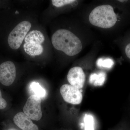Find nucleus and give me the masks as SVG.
<instances>
[{"instance_id":"nucleus-1","label":"nucleus","mask_w":130,"mask_h":130,"mask_svg":"<svg viewBox=\"0 0 130 130\" xmlns=\"http://www.w3.org/2000/svg\"><path fill=\"white\" fill-rule=\"evenodd\" d=\"M53 46L69 56H73L80 53L82 44L79 38L67 30L60 29L56 31L51 38Z\"/></svg>"},{"instance_id":"nucleus-2","label":"nucleus","mask_w":130,"mask_h":130,"mask_svg":"<svg viewBox=\"0 0 130 130\" xmlns=\"http://www.w3.org/2000/svg\"><path fill=\"white\" fill-rule=\"evenodd\" d=\"M89 20L93 25L108 29L115 25L117 16L111 6L101 5L92 10L89 16Z\"/></svg>"},{"instance_id":"nucleus-3","label":"nucleus","mask_w":130,"mask_h":130,"mask_svg":"<svg viewBox=\"0 0 130 130\" xmlns=\"http://www.w3.org/2000/svg\"><path fill=\"white\" fill-rule=\"evenodd\" d=\"M31 26L29 22L25 21L19 23L14 27L8 38V42L11 48L17 50L20 47Z\"/></svg>"},{"instance_id":"nucleus-4","label":"nucleus","mask_w":130,"mask_h":130,"mask_svg":"<svg viewBox=\"0 0 130 130\" xmlns=\"http://www.w3.org/2000/svg\"><path fill=\"white\" fill-rule=\"evenodd\" d=\"M41 98L32 95L28 98L23 108L24 113L32 120L38 121L41 119Z\"/></svg>"},{"instance_id":"nucleus-5","label":"nucleus","mask_w":130,"mask_h":130,"mask_svg":"<svg viewBox=\"0 0 130 130\" xmlns=\"http://www.w3.org/2000/svg\"><path fill=\"white\" fill-rule=\"evenodd\" d=\"M60 90L61 94L66 102L74 105H79L82 102V93L79 89L76 87L66 84L62 85Z\"/></svg>"},{"instance_id":"nucleus-6","label":"nucleus","mask_w":130,"mask_h":130,"mask_svg":"<svg viewBox=\"0 0 130 130\" xmlns=\"http://www.w3.org/2000/svg\"><path fill=\"white\" fill-rule=\"evenodd\" d=\"M16 77V67L12 62L8 61L0 65V83L3 85H11Z\"/></svg>"},{"instance_id":"nucleus-7","label":"nucleus","mask_w":130,"mask_h":130,"mask_svg":"<svg viewBox=\"0 0 130 130\" xmlns=\"http://www.w3.org/2000/svg\"><path fill=\"white\" fill-rule=\"evenodd\" d=\"M67 78L71 85L80 89L83 87L84 85L85 74L81 67H75L69 70Z\"/></svg>"},{"instance_id":"nucleus-8","label":"nucleus","mask_w":130,"mask_h":130,"mask_svg":"<svg viewBox=\"0 0 130 130\" xmlns=\"http://www.w3.org/2000/svg\"><path fill=\"white\" fill-rule=\"evenodd\" d=\"M14 124L22 130H39L36 125L34 124L31 119L23 112L16 114L13 118Z\"/></svg>"},{"instance_id":"nucleus-9","label":"nucleus","mask_w":130,"mask_h":130,"mask_svg":"<svg viewBox=\"0 0 130 130\" xmlns=\"http://www.w3.org/2000/svg\"><path fill=\"white\" fill-rule=\"evenodd\" d=\"M44 35L40 31H31L28 33L25 38V43L41 44L44 41Z\"/></svg>"},{"instance_id":"nucleus-10","label":"nucleus","mask_w":130,"mask_h":130,"mask_svg":"<svg viewBox=\"0 0 130 130\" xmlns=\"http://www.w3.org/2000/svg\"><path fill=\"white\" fill-rule=\"evenodd\" d=\"M24 49L25 53L30 56L39 55L43 52V48L41 44L25 43Z\"/></svg>"},{"instance_id":"nucleus-11","label":"nucleus","mask_w":130,"mask_h":130,"mask_svg":"<svg viewBox=\"0 0 130 130\" xmlns=\"http://www.w3.org/2000/svg\"><path fill=\"white\" fill-rule=\"evenodd\" d=\"M106 77V74L103 72L92 73L90 76L89 81L95 86H101L104 84Z\"/></svg>"},{"instance_id":"nucleus-12","label":"nucleus","mask_w":130,"mask_h":130,"mask_svg":"<svg viewBox=\"0 0 130 130\" xmlns=\"http://www.w3.org/2000/svg\"><path fill=\"white\" fill-rule=\"evenodd\" d=\"M30 90L35 94V95L41 98H43L46 96V90L42 87L38 83L32 82L30 85Z\"/></svg>"},{"instance_id":"nucleus-13","label":"nucleus","mask_w":130,"mask_h":130,"mask_svg":"<svg viewBox=\"0 0 130 130\" xmlns=\"http://www.w3.org/2000/svg\"><path fill=\"white\" fill-rule=\"evenodd\" d=\"M113 61L109 58H101L96 61V65L98 67L111 68L114 64Z\"/></svg>"},{"instance_id":"nucleus-14","label":"nucleus","mask_w":130,"mask_h":130,"mask_svg":"<svg viewBox=\"0 0 130 130\" xmlns=\"http://www.w3.org/2000/svg\"><path fill=\"white\" fill-rule=\"evenodd\" d=\"M75 1L73 0H53L52 3L55 6L60 7L71 4Z\"/></svg>"},{"instance_id":"nucleus-15","label":"nucleus","mask_w":130,"mask_h":130,"mask_svg":"<svg viewBox=\"0 0 130 130\" xmlns=\"http://www.w3.org/2000/svg\"><path fill=\"white\" fill-rule=\"evenodd\" d=\"M86 120H85L86 123V129L87 130H92L93 129V121L92 118H90V116L86 117Z\"/></svg>"},{"instance_id":"nucleus-16","label":"nucleus","mask_w":130,"mask_h":130,"mask_svg":"<svg viewBox=\"0 0 130 130\" xmlns=\"http://www.w3.org/2000/svg\"><path fill=\"white\" fill-rule=\"evenodd\" d=\"M7 105L6 101L2 97L1 91L0 90V109H4L6 107Z\"/></svg>"},{"instance_id":"nucleus-17","label":"nucleus","mask_w":130,"mask_h":130,"mask_svg":"<svg viewBox=\"0 0 130 130\" xmlns=\"http://www.w3.org/2000/svg\"><path fill=\"white\" fill-rule=\"evenodd\" d=\"M125 53L127 58L130 59V42L126 46L125 48Z\"/></svg>"},{"instance_id":"nucleus-18","label":"nucleus","mask_w":130,"mask_h":130,"mask_svg":"<svg viewBox=\"0 0 130 130\" xmlns=\"http://www.w3.org/2000/svg\"><path fill=\"white\" fill-rule=\"evenodd\" d=\"M6 130H18L17 129H15V128H11V129H8Z\"/></svg>"}]
</instances>
